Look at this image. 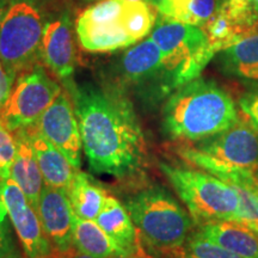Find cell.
<instances>
[{
	"label": "cell",
	"mask_w": 258,
	"mask_h": 258,
	"mask_svg": "<svg viewBox=\"0 0 258 258\" xmlns=\"http://www.w3.org/2000/svg\"><path fill=\"white\" fill-rule=\"evenodd\" d=\"M34 128L60 150L77 170H82L83 143L70 93L62 90Z\"/></svg>",
	"instance_id": "12"
},
{
	"label": "cell",
	"mask_w": 258,
	"mask_h": 258,
	"mask_svg": "<svg viewBox=\"0 0 258 258\" xmlns=\"http://www.w3.org/2000/svg\"><path fill=\"white\" fill-rule=\"evenodd\" d=\"M150 37L163 50L173 91L199 78L215 55L202 28L166 17L157 22Z\"/></svg>",
	"instance_id": "7"
},
{
	"label": "cell",
	"mask_w": 258,
	"mask_h": 258,
	"mask_svg": "<svg viewBox=\"0 0 258 258\" xmlns=\"http://www.w3.org/2000/svg\"><path fill=\"white\" fill-rule=\"evenodd\" d=\"M249 24L251 27L258 28V0H253L250 6Z\"/></svg>",
	"instance_id": "32"
},
{
	"label": "cell",
	"mask_w": 258,
	"mask_h": 258,
	"mask_svg": "<svg viewBox=\"0 0 258 258\" xmlns=\"http://www.w3.org/2000/svg\"><path fill=\"white\" fill-rule=\"evenodd\" d=\"M2 258H23L21 256V253L18 252V250H15L14 252H11V253H9V254H6V256H4V257H2Z\"/></svg>",
	"instance_id": "34"
},
{
	"label": "cell",
	"mask_w": 258,
	"mask_h": 258,
	"mask_svg": "<svg viewBox=\"0 0 258 258\" xmlns=\"http://www.w3.org/2000/svg\"><path fill=\"white\" fill-rule=\"evenodd\" d=\"M198 230L206 238L243 258H258V232L243 222L212 221L198 226Z\"/></svg>",
	"instance_id": "18"
},
{
	"label": "cell",
	"mask_w": 258,
	"mask_h": 258,
	"mask_svg": "<svg viewBox=\"0 0 258 258\" xmlns=\"http://www.w3.org/2000/svg\"><path fill=\"white\" fill-rule=\"evenodd\" d=\"M123 205L140 233L143 243L167 258H176L195 225L191 215L159 185L132 192Z\"/></svg>",
	"instance_id": "4"
},
{
	"label": "cell",
	"mask_w": 258,
	"mask_h": 258,
	"mask_svg": "<svg viewBox=\"0 0 258 258\" xmlns=\"http://www.w3.org/2000/svg\"><path fill=\"white\" fill-rule=\"evenodd\" d=\"M48 258H93L91 256H89V254L82 252V251H79L78 249H76V247L72 246L70 247V249H66V250H53V252Z\"/></svg>",
	"instance_id": "30"
},
{
	"label": "cell",
	"mask_w": 258,
	"mask_h": 258,
	"mask_svg": "<svg viewBox=\"0 0 258 258\" xmlns=\"http://www.w3.org/2000/svg\"><path fill=\"white\" fill-rule=\"evenodd\" d=\"M177 154L190 166L225 180L235 170H258V127L240 112L226 131L195 144H180Z\"/></svg>",
	"instance_id": "5"
},
{
	"label": "cell",
	"mask_w": 258,
	"mask_h": 258,
	"mask_svg": "<svg viewBox=\"0 0 258 258\" xmlns=\"http://www.w3.org/2000/svg\"><path fill=\"white\" fill-rule=\"evenodd\" d=\"M61 91L60 83L47 67L35 64L17 76L0 117L12 132L34 127Z\"/></svg>",
	"instance_id": "9"
},
{
	"label": "cell",
	"mask_w": 258,
	"mask_h": 258,
	"mask_svg": "<svg viewBox=\"0 0 258 258\" xmlns=\"http://www.w3.org/2000/svg\"><path fill=\"white\" fill-rule=\"evenodd\" d=\"M222 72L247 84H258V30L221 51Z\"/></svg>",
	"instance_id": "19"
},
{
	"label": "cell",
	"mask_w": 258,
	"mask_h": 258,
	"mask_svg": "<svg viewBox=\"0 0 258 258\" xmlns=\"http://www.w3.org/2000/svg\"><path fill=\"white\" fill-rule=\"evenodd\" d=\"M217 0H163L158 5L161 17L202 28L218 10Z\"/></svg>",
	"instance_id": "22"
},
{
	"label": "cell",
	"mask_w": 258,
	"mask_h": 258,
	"mask_svg": "<svg viewBox=\"0 0 258 258\" xmlns=\"http://www.w3.org/2000/svg\"><path fill=\"white\" fill-rule=\"evenodd\" d=\"M12 0H0V24H2L3 19L8 14L10 5H11Z\"/></svg>",
	"instance_id": "33"
},
{
	"label": "cell",
	"mask_w": 258,
	"mask_h": 258,
	"mask_svg": "<svg viewBox=\"0 0 258 258\" xmlns=\"http://www.w3.org/2000/svg\"><path fill=\"white\" fill-rule=\"evenodd\" d=\"M15 80L14 77L10 76L8 71L3 66V63L0 62V112H2L5 103L8 102L9 97L11 95Z\"/></svg>",
	"instance_id": "29"
},
{
	"label": "cell",
	"mask_w": 258,
	"mask_h": 258,
	"mask_svg": "<svg viewBox=\"0 0 258 258\" xmlns=\"http://www.w3.org/2000/svg\"><path fill=\"white\" fill-rule=\"evenodd\" d=\"M158 10L144 0H98L76 21V34L90 53H111L140 42L153 30Z\"/></svg>",
	"instance_id": "3"
},
{
	"label": "cell",
	"mask_w": 258,
	"mask_h": 258,
	"mask_svg": "<svg viewBox=\"0 0 258 258\" xmlns=\"http://www.w3.org/2000/svg\"><path fill=\"white\" fill-rule=\"evenodd\" d=\"M2 185H3V183L0 182V190H2ZM0 200H2V198H0Z\"/></svg>",
	"instance_id": "37"
},
{
	"label": "cell",
	"mask_w": 258,
	"mask_h": 258,
	"mask_svg": "<svg viewBox=\"0 0 258 258\" xmlns=\"http://www.w3.org/2000/svg\"><path fill=\"white\" fill-rule=\"evenodd\" d=\"M95 221L125 252L137 253L145 246L125 206L114 196H106L104 207Z\"/></svg>",
	"instance_id": "17"
},
{
	"label": "cell",
	"mask_w": 258,
	"mask_h": 258,
	"mask_svg": "<svg viewBox=\"0 0 258 258\" xmlns=\"http://www.w3.org/2000/svg\"><path fill=\"white\" fill-rule=\"evenodd\" d=\"M35 209L54 249L66 250L72 247L74 212L67 192L46 185Z\"/></svg>",
	"instance_id": "14"
},
{
	"label": "cell",
	"mask_w": 258,
	"mask_h": 258,
	"mask_svg": "<svg viewBox=\"0 0 258 258\" xmlns=\"http://www.w3.org/2000/svg\"><path fill=\"white\" fill-rule=\"evenodd\" d=\"M6 215H8V212H6L4 203L0 200V258L17 250Z\"/></svg>",
	"instance_id": "27"
},
{
	"label": "cell",
	"mask_w": 258,
	"mask_h": 258,
	"mask_svg": "<svg viewBox=\"0 0 258 258\" xmlns=\"http://www.w3.org/2000/svg\"><path fill=\"white\" fill-rule=\"evenodd\" d=\"M202 29L207 35L209 46L215 54L225 50L243 37L258 30L256 28H249L237 23L220 8L203 25Z\"/></svg>",
	"instance_id": "23"
},
{
	"label": "cell",
	"mask_w": 258,
	"mask_h": 258,
	"mask_svg": "<svg viewBox=\"0 0 258 258\" xmlns=\"http://www.w3.org/2000/svg\"><path fill=\"white\" fill-rule=\"evenodd\" d=\"M73 246L93 258H108L115 253H128L102 230L95 220L73 218Z\"/></svg>",
	"instance_id": "21"
},
{
	"label": "cell",
	"mask_w": 258,
	"mask_h": 258,
	"mask_svg": "<svg viewBox=\"0 0 258 258\" xmlns=\"http://www.w3.org/2000/svg\"><path fill=\"white\" fill-rule=\"evenodd\" d=\"M161 2H163V0H148V3H151V4L156 6V8H158V5H159Z\"/></svg>",
	"instance_id": "35"
},
{
	"label": "cell",
	"mask_w": 258,
	"mask_h": 258,
	"mask_svg": "<svg viewBox=\"0 0 258 258\" xmlns=\"http://www.w3.org/2000/svg\"><path fill=\"white\" fill-rule=\"evenodd\" d=\"M256 175H257V178H258V170L256 171Z\"/></svg>",
	"instance_id": "38"
},
{
	"label": "cell",
	"mask_w": 258,
	"mask_h": 258,
	"mask_svg": "<svg viewBox=\"0 0 258 258\" xmlns=\"http://www.w3.org/2000/svg\"><path fill=\"white\" fill-rule=\"evenodd\" d=\"M46 185L69 191L77 170L60 150L49 143L34 127L27 128Z\"/></svg>",
	"instance_id": "15"
},
{
	"label": "cell",
	"mask_w": 258,
	"mask_h": 258,
	"mask_svg": "<svg viewBox=\"0 0 258 258\" xmlns=\"http://www.w3.org/2000/svg\"><path fill=\"white\" fill-rule=\"evenodd\" d=\"M239 117L230 93L214 80L199 77L167 97L161 131L169 140L195 144L232 127Z\"/></svg>",
	"instance_id": "2"
},
{
	"label": "cell",
	"mask_w": 258,
	"mask_h": 258,
	"mask_svg": "<svg viewBox=\"0 0 258 258\" xmlns=\"http://www.w3.org/2000/svg\"><path fill=\"white\" fill-rule=\"evenodd\" d=\"M252 2L253 0H224L220 9L237 23L245 27L254 28L249 24V12Z\"/></svg>",
	"instance_id": "26"
},
{
	"label": "cell",
	"mask_w": 258,
	"mask_h": 258,
	"mask_svg": "<svg viewBox=\"0 0 258 258\" xmlns=\"http://www.w3.org/2000/svg\"><path fill=\"white\" fill-rule=\"evenodd\" d=\"M152 254L148 253V251L145 250V247H141L140 251L137 253H115L109 256L108 258H148Z\"/></svg>",
	"instance_id": "31"
},
{
	"label": "cell",
	"mask_w": 258,
	"mask_h": 258,
	"mask_svg": "<svg viewBox=\"0 0 258 258\" xmlns=\"http://www.w3.org/2000/svg\"><path fill=\"white\" fill-rule=\"evenodd\" d=\"M85 2H92V0H85ZM95 2H98V0H95ZM144 2H148V0H144Z\"/></svg>",
	"instance_id": "36"
},
{
	"label": "cell",
	"mask_w": 258,
	"mask_h": 258,
	"mask_svg": "<svg viewBox=\"0 0 258 258\" xmlns=\"http://www.w3.org/2000/svg\"><path fill=\"white\" fill-rule=\"evenodd\" d=\"M148 258H157V257H153V256H151V257H148Z\"/></svg>",
	"instance_id": "39"
},
{
	"label": "cell",
	"mask_w": 258,
	"mask_h": 258,
	"mask_svg": "<svg viewBox=\"0 0 258 258\" xmlns=\"http://www.w3.org/2000/svg\"><path fill=\"white\" fill-rule=\"evenodd\" d=\"M41 54L42 63L62 85L73 80L78 56L73 23L67 12L47 22L42 38Z\"/></svg>",
	"instance_id": "13"
},
{
	"label": "cell",
	"mask_w": 258,
	"mask_h": 258,
	"mask_svg": "<svg viewBox=\"0 0 258 258\" xmlns=\"http://www.w3.org/2000/svg\"><path fill=\"white\" fill-rule=\"evenodd\" d=\"M117 82L124 90L135 89L150 98L173 92L166 72L163 50L148 37L141 40L120 56L117 63Z\"/></svg>",
	"instance_id": "10"
},
{
	"label": "cell",
	"mask_w": 258,
	"mask_h": 258,
	"mask_svg": "<svg viewBox=\"0 0 258 258\" xmlns=\"http://www.w3.org/2000/svg\"><path fill=\"white\" fill-rule=\"evenodd\" d=\"M8 217L14 225L25 258H48L54 247L44 233L36 209L12 178L6 179L0 190Z\"/></svg>",
	"instance_id": "11"
},
{
	"label": "cell",
	"mask_w": 258,
	"mask_h": 258,
	"mask_svg": "<svg viewBox=\"0 0 258 258\" xmlns=\"http://www.w3.org/2000/svg\"><path fill=\"white\" fill-rule=\"evenodd\" d=\"M17 153L15 133L0 117V182L11 178V169Z\"/></svg>",
	"instance_id": "25"
},
{
	"label": "cell",
	"mask_w": 258,
	"mask_h": 258,
	"mask_svg": "<svg viewBox=\"0 0 258 258\" xmlns=\"http://www.w3.org/2000/svg\"><path fill=\"white\" fill-rule=\"evenodd\" d=\"M67 195L77 217L96 220L104 207L108 192L92 176L80 170L74 177Z\"/></svg>",
	"instance_id": "20"
},
{
	"label": "cell",
	"mask_w": 258,
	"mask_h": 258,
	"mask_svg": "<svg viewBox=\"0 0 258 258\" xmlns=\"http://www.w3.org/2000/svg\"><path fill=\"white\" fill-rule=\"evenodd\" d=\"M238 105L241 114L258 127V89L244 93Z\"/></svg>",
	"instance_id": "28"
},
{
	"label": "cell",
	"mask_w": 258,
	"mask_h": 258,
	"mask_svg": "<svg viewBox=\"0 0 258 258\" xmlns=\"http://www.w3.org/2000/svg\"><path fill=\"white\" fill-rule=\"evenodd\" d=\"M176 258H243L206 238L199 230L189 234Z\"/></svg>",
	"instance_id": "24"
},
{
	"label": "cell",
	"mask_w": 258,
	"mask_h": 258,
	"mask_svg": "<svg viewBox=\"0 0 258 258\" xmlns=\"http://www.w3.org/2000/svg\"><path fill=\"white\" fill-rule=\"evenodd\" d=\"M72 98L89 167L121 182H141L148 166L147 144L127 91L116 83L63 84Z\"/></svg>",
	"instance_id": "1"
},
{
	"label": "cell",
	"mask_w": 258,
	"mask_h": 258,
	"mask_svg": "<svg viewBox=\"0 0 258 258\" xmlns=\"http://www.w3.org/2000/svg\"><path fill=\"white\" fill-rule=\"evenodd\" d=\"M17 141V153L11 169V178L17 183L34 208L40 200L46 183L42 177L30 137L27 129L14 132Z\"/></svg>",
	"instance_id": "16"
},
{
	"label": "cell",
	"mask_w": 258,
	"mask_h": 258,
	"mask_svg": "<svg viewBox=\"0 0 258 258\" xmlns=\"http://www.w3.org/2000/svg\"><path fill=\"white\" fill-rule=\"evenodd\" d=\"M158 166L186 206L196 226L219 220H239V196L231 184L190 165L161 161Z\"/></svg>",
	"instance_id": "6"
},
{
	"label": "cell",
	"mask_w": 258,
	"mask_h": 258,
	"mask_svg": "<svg viewBox=\"0 0 258 258\" xmlns=\"http://www.w3.org/2000/svg\"><path fill=\"white\" fill-rule=\"evenodd\" d=\"M36 0H12L0 24V62L11 77L42 63V38L46 28Z\"/></svg>",
	"instance_id": "8"
}]
</instances>
